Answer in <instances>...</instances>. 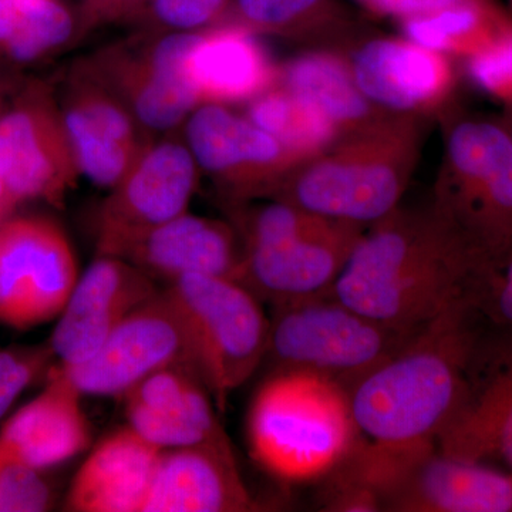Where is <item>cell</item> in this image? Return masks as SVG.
I'll return each mask as SVG.
<instances>
[{
	"label": "cell",
	"instance_id": "32",
	"mask_svg": "<svg viewBox=\"0 0 512 512\" xmlns=\"http://www.w3.org/2000/svg\"><path fill=\"white\" fill-rule=\"evenodd\" d=\"M470 72L488 92L512 99V29L471 57Z\"/></svg>",
	"mask_w": 512,
	"mask_h": 512
},
{
	"label": "cell",
	"instance_id": "9",
	"mask_svg": "<svg viewBox=\"0 0 512 512\" xmlns=\"http://www.w3.org/2000/svg\"><path fill=\"white\" fill-rule=\"evenodd\" d=\"M171 366L192 370L180 318L164 292H158L113 330L92 359L60 367L83 396L123 397L147 376Z\"/></svg>",
	"mask_w": 512,
	"mask_h": 512
},
{
	"label": "cell",
	"instance_id": "5",
	"mask_svg": "<svg viewBox=\"0 0 512 512\" xmlns=\"http://www.w3.org/2000/svg\"><path fill=\"white\" fill-rule=\"evenodd\" d=\"M163 292L183 325L192 370L224 409L266 356L261 301L235 279L212 275L183 276Z\"/></svg>",
	"mask_w": 512,
	"mask_h": 512
},
{
	"label": "cell",
	"instance_id": "18",
	"mask_svg": "<svg viewBox=\"0 0 512 512\" xmlns=\"http://www.w3.org/2000/svg\"><path fill=\"white\" fill-rule=\"evenodd\" d=\"M242 256L227 225L185 212L131 239L114 258L170 285L194 274L238 281Z\"/></svg>",
	"mask_w": 512,
	"mask_h": 512
},
{
	"label": "cell",
	"instance_id": "28",
	"mask_svg": "<svg viewBox=\"0 0 512 512\" xmlns=\"http://www.w3.org/2000/svg\"><path fill=\"white\" fill-rule=\"evenodd\" d=\"M73 30L72 13L56 0H0V50L19 62L63 46Z\"/></svg>",
	"mask_w": 512,
	"mask_h": 512
},
{
	"label": "cell",
	"instance_id": "14",
	"mask_svg": "<svg viewBox=\"0 0 512 512\" xmlns=\"http://www.w3.org/2000/svg\"><path fill=\"white\" fill-rule=\"evenodd\" d=\"M389 512H512V473L450 456L431 444L404 468Z\"/></svg>",
	"mask_w": 512,
	"mask_h": 512
},
{
	"label": "cell",
	"instance_id": "39",
	"mask_svg": "<svg viewBox=\"0 0 512 512\" xmlns=\"http://www.w3.org/2000/svg\"><path fill=\"white\" fill-rule=\"evenodd\" d=\"M505 127H507V130L510 131L511 138H512V119L508 121L507 124H505Z\"/></svg>",
	"mask_w": 512,
	"mask_h": 512
},
{
	"label": "cell",
	"instance_id": "17",
	"mask_svg": "<svg viewBox=\"0 0 512 512\" xmlns=\"http://www.w3.org/2000/svg\"><path fill=\"white\" fill-rule=\"evenodd\" d=\"M79 174L63 123L26 106L0 119V178L12 201L59 200Z\"/></svg>",
	"mask_w": 512,
	"mask_h": 512
},
{
	"label": "cell",
	"instance_id": "25",
	"mask_svg": "<svg viewBox=\"0 0 512 512\" xmlns=\"http://www.w3.org/2000/svg\"><path fill=\"white\" fill-rule=\"evenodd\" d=\"M195 36L180 33L165 37L146 62L128 74V97L144 126L154 130L177 126L197 104V94L184 73V57Z\"/></svg>",
	"mask_w": 512,
	"mask_h": 512
},
{
	"label": "cell",
	"instance_id": "2",
	"mask_svg": "<svg viewBox=\"0 0 512 512\" xmlns=\"http://www.w3.org/2000/svg\"><path fill=\"white\" fill-rule=\"evenodd\" d=\"M478 268L433 211H394L363 232L330 292L350 308L404 330H417L471 295Z\"/></svg>",
	"mask_w": 512,
	"mask_h": 512
},
{
	"label": "cell",
	"instance_id": "4",
	"mask_svg": "<svg viewBox=\"0 0 512 512\" xmlns=\"http://www.w3.org/2000/svg\"><path fill=\"white\" fill-rule=\"evenodd\" d=\"M436 212L478 271L512 248V138L505 124L458 121L447 140Z\"/></svg>",
	"mask_w": 512,
	"mask_h": 512
},
{
	"label": "cell",
	"instance_id": "30",
	"mask_svg": "<svg viewBox=\"0 0 512 512\" xmlns=\"http://www.w3.org/2000/svg\"><path fill=\"white\" fill-rule=\"evenodd\" d=\"M471 298L485 320L512 328V248L493 265L477 272Z\"/></svg>",
	"mask_w": 512,
	"mask_h": 512
},
{
	"label": "cell",
	"instance_id": "1",
	"mask_svg": "<svg viewBox=\"0 0 512 512\" xmlns=\"http://www.w3.org/2000/svg\"><path fill=\"white\" fill-rule=\"evenodd\" d=\"M484 323L471 295L464 296L350 386L360 436L392 447L436 444L460 402Z\"/></svg>",
	"mask_w": 512,
	"mask_h": 512
},
{
	"label": "cell",
	"instance_id": "21",
	"mask_svg": "<svg viewBox=\"0 0 512 512\" xmlns=\"http://www.w3.org/2000/svg\"><path fill=\"white\" fill-rule=\"evenodd\" d=\"M163 448L130 426L93 448L77 470L67 507L76 512H141Z\"/></svg>",
	"mask_w": 512,
	"mask_h": 512
},
{
	"label": "cell",
	"instance_id": "31",
	"mask_svg": "<svg viewBox=\"0 0 512 512\" xmlns=\"http://www.w3.org/2000/svg\"><path fill=\"white\" fill-rule=\"evenodd\" d=\"M52 494L39 470L18 463H0V512H39L50 507Z\"/></svg>",
	"mask_w": 512,
	"mask_h": 512
},
{
	"label": "cell",
	"instance_id": "37",
	"mask_svg": "<svg viewBox=\"0 0 512 512\" xmlns=\"http://www.w3.org/2000/svg\"><path fill=\"white\" fill-rule=\"evenodd\" d=\"M144 0H86L87 8L94 15H116L128 8H133Z\"/></svg>",
	"mask_w": 512,
	"mask_h": 512
},
{
	"label": "cell",
	"instance_id": "29",
	"mask_svg": "<svg viewBox=\"0 0 512 512\" xmlns=\"http://www.w3.org/2000/svg\"><path fill=\"white\" fill-rule=\"evenodd\" d=\"M249 120L274 137L289 157L320 150L332 140L336 128L318 109L286 89L256 97Z\"/></svg>",
	"mask_w": 512,
	"mask_h": 512
},
{
	"label": "cell",
	"instance_id": "13",
	"mask_svg": "<svg viewBox=\"0 0 512 512\" xmlns=\"http://www.w3.org/2000/svg\"><path fill=\"white\" fill-rule=\"evenodd\" d=\"M153 279L114 256L100 255L79 278L59 316L52 350L62 366L92 359L134 309L157 295Z\"/></svg>",
	"mask_w": 512,
	"mask_h": 512
},
{
	"label": "cell",
	"instance_id": "16",
	"mask_svg": "<svg viewBox=\"0 0 512 512\" xmlns=\"http://www.w3.org/2000/svg\"><path fill=\"white\" fill-rule=\"evenodd\" d=\"M187 140L195 163L245 194L275 185L291 158L274 137L251 120L215 103L192 114Z\"/></svg>",
	"mask_w": 512,
	"mask_h": 512
},
{
	"label": "cell",
	"instance_id": "20",
	"mask_svg": "<svg viewBox=\"0 0 512 512\" xmlns=\"http://www.w3.org/2000/svg\"><path fill=\"white\" fill-rule=\"evenodd\" d=\"M82 397L59 367L42 394L23 406L0 431V463L18 461L40 471L86 450L92 434Z\"/></svg>",
	"mask_w": 512,
	"mask_h": 512
},
{
	"label": "cell",
	"instance_id": "27",
	"mask_svg": "<svg viewBox=\"0 0 512 512\" xmlns=\"http://www.w3.org/2000/svg\"><path fill=\"white\" fill-rule=\"evenodd\" d=\"M511 29L490 0H467L430 15L407 19L404 26L409 39L424 49L440 52L473 46V55Z\"/></svg>",
	"mask_w": 512,
	"mask_h": 512
},
{
	"label": "cell",
	"instance_id": "36",
	"mask_svg": "<svg viewBox=\"0 0 512 512\" xmlns=\"http://www.w3.org/2000/svg\"><path fill=\"white\" fill-rule=\"evenodd\" d=\"M360 2L365 3L367 8L375 12L410 19L439 12L467 0H360Z\"/></svg>",
	"mask_w": 512,
	"mask_h": 512
},
{
	"label": "cell",
	"instance_id": "12",
	"mask_svg": "<svg viewBox=\"0 0 512 512\" xmlns=\"http://www.w3.org/2000/svg\"><path fill=\"white\" fill-rule=\"evenodd\" d=\"M406 187L399 165L370 151L320 161L284 185L279 200L328 220L376 224L396 211Z\"/></svg>",
	"mask_w": 512,
	"mask_h": 512
},
{
	"label": "cell",
	"instance_id": "7",
	"mask_svg": "<svg viewBox=\"0 0 512 512\" xmlns=\"http://www.w3.org/2000/svg\"><path fill=\"white\" fill-rule=\"evenodd\" d=\"M79 278L72 244L57 225L19 218L0 227V322L29 329L59 318Z\"/></svg>",
	"mask_w": 512,
	"mask_h": 512
},
{
	"label": "cell",
	"instance_id": "15",
	"mask_svg": "<svg viewBox=\"0 0 512 512\" xmlns=\"http://www.w3.org/2000/svg\"><path fill=\"white\" fill-rule=\"evenodd\" d=\"M255 503L228 436L163 450L141 512H244Z\"/></svg>",
	"mask_w": 512,
	"mask_h": 512
},
{
	"label": "cell",
	"instance_id": "8",
	"mask_svg": "<svg viewBox=\"0 0 512 512\" xmlns=\"http://www.w3.org/2000/svg\"><path fill=\"white\" fill-rule=\"evenodd\" d=\"M436 446L512 473V328L485 320L460 402Z\"/></svg>",
	"mask_w": 512,
	"mask_h": 512
},
{
	"label": "cell",
	"instance_id": "35",
	"mask_svg": "<svg viewBox=\"0 0 512 512\" xmlns=\"http://www.w3.org/2000/svg\"><path fill=\"white\" fill-rule=\"evenodd\" d=\"M45 360L35 353L0 352V417L32 382Z\"/></svg>",
	"mask_w": 512,
	"mask_h": 512
},
{
	"label": "cell",
	"instance_id": "24",
	"mask_svg": "<svg viewBox=\"0 0 512 512\" xmlns=\"http://www.w3.org/2000/svg\"><path fill=\"white\" fill-rule=\"evenodd\" d=\"M184 73L198 100L215 104L261 96L274 80L264 49L238 26L195 36Z\"/></svg>",
	"mask_w": 512,
	"mask_h": 512
},
{
	"label": "cell",
	"instance_id": "40",
	"mask_svg": "<svg viewBox=\"0 0 512 512\" xmlns=\"http://www.w3.org/2000/svg\"><path fill=\"white\" fill-rule=\"evenodd\" d=\"M510 2H511V6H512V0H510Z\"/></svg>",
	"mask_w": 512,
	"mask_h": 512
},
{
	"label": "cell",
	"instance_id": "3",
	"mask_svg": "<svg viewBox=\"0 0 512 512\" xmlns=\"http://www.w3.org/2000/svg\"><path fill=\"white\" fill-rule=\"evenodd\" d=\"M247 436L266 473L303 484L338 466L360 433L345 387L316 373L279 369L252 399Z\"/></svg>",
	"mask_w": 512,
	"mask_h": 512
},
{
	"label": "cell",
	"instance_id": "6",
	"mask_svg": "<svg viewBox=\"0 0 512 512\" xmlns=\"http://www.w3.org/2000/svg\"><path fill=\"white\" fill-rule=\"evenodd\" d=\"M417 330L379 322L329 291L275 305L266 356L279 369L316 373L349 390Z\"/></svg>",
	"mask_w": 512,
	"mask_h": 512
},
{
	"label": "cell",
	"instance_id": "38",
	"mask_svg": "<svg viewBox=\"0 0 512 512\" xmlns=\"http://www.w3.org/2000/svg\"><path fill=\"white\" fill-rule=\"evenodd\" d=\"M12 198L9 197L8 191H6L5 185H3L2 178H0V217L5 214L10 204H12Z\"/></svg>",
	"mask_w": 512,
	"mask_h": 512
},
{
	"label": "cell",
	"instance_id": "19",
	"mask_svg": "<svg viewBox=\"0 0 512 512\" xmlns=\"http://www.w3.org/2000/svg\"><path fill=\"white\" fill-rule=\"evenodd\" d=\"M128 426L163 450L225 436L210 392L188 367L158 370L123 396Z\"/></svg>",
	"mask_w": 512,
	"mask_h": 512
},
{
	"label": "cell",
	"instance_id": "11",
	"mask_svg": "<svg viewBox=\"0 0 512 512\" xmlns=\"http://www.w3.org/2000/svg\"><path fill=\"white\" fill-rule=\"evenodd\" d=\"M363 227L325 220L296 237L245 248L238 282L259 301H298L329 292L345 268Z\"/></svg>",
	"mask_w": 512,
	"mask_h": 512
},
{
	"label": "cell",
	"instance_id": "23",
	"mask_svg": "<svg viewBox=\"0 0 512 512\" xmlns=\"http://www.w3.org/2000/svg\"><path fill=\"white\" fill-rule=\"evenodd\" d=\"M352 76L367 100L394 110H412L436 100L446 90L443 57L416 43L377 39L353 60Z\"/></svg>",
	"mask_w": 512,
	"mask_h": 512
},
{
	"label": "cell",
	"instance_id": "26",
	"mask_svg": "<svg viewBox=\"0 0 512 512\" xmlns=\"http://www.w3.org/2000/svg\"><path fill=\"white\" fill-rule=\"evenodd\" d=\"M288 92L318 109L335 124L362 120L369 113L363 96L340 60L323 53H311L293 60L285 70Z\"/></svg>",
	"mask_w": 512,
	"mask_h": 512
},
{
	"label": "cell",
	"instance_id": "22",
	"mask_svg": "<svg viewBox=\"0 0 512 512\" xmlns=\"http://www.w3.org/2000/svg\"><path fill=\"white\" fill-rule=\"evenodd\" d=\"M63 126L77 170L101 188L116 187L140 154L131 117L96 87L76 92Z\"/></svg>",
	"mask_w": 512,
	"mask_h": 512
},
{
	"label": "cell",
	"instance_id": "34",
	"mask_svg": "<svg viewBox=\"0 0 512 512\" xmlns=\"http://www.w3.org/2000/svg\"><path fill=\"white\" fill-rule=\"evenodd\" d=\"M228 0H153V15L170 28L194 29L207 25L224 10Z\"/></svg>",
	"mask_w": 512,
	"mask_h": 512
},
{
	"label": "cell",
	"instance_id": "33",
	"mask_svg": "<svg viewBox=\"0 0 512 512\" xmlns=\"http://www.w3.org/2000/svg\"><path fill=\"white\" fill-rule=\"evenodd\" d=\"M325 0H237L239 18L262 29H282L308 18Z\"/></svg>",
	"mask_w": 512,
	"mask_h": 512
},
{
	"label": "cell",
	"instance_id": "10",
	"mask_svg": "<svg viewBox=\"0 0 512 512\" xmlns=\"http://www.w3.org/2000/svg\"><path fill=\"white\" fill-rule=\"evenodd\" d=\"M195 185L190 148L163 141L141 151L101 211L100 255L116 256L131 239L185 214Z\"/></svg>",
	"mask_w": 512,
	"mask_h": 512
}]
</instances>
